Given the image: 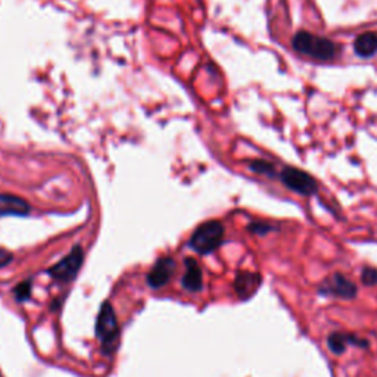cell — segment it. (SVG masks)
I'll list each match as a JSON object with an SVG mask.
<instances>
[{
    "label": "cell",
    "instance_id": "cell-3",
    "mask_svg": "<svg viewBox=\"0 0 377 377\" xmlns=\"http://www.w3.org/2000/svg\"><path fill=\"white\" fill-rule=\"evenodd\" d=\"M223 239L224 226L220 221L211 220L197 227L193 232L191 241H188V246L197 254L205 255L214 252L223 243Z\"/></svg>",
    "mask_w": 377,
    "mask_h": 377
},
{
    "label": "cell",
    "instance_id": "cell-16",
    "mask_svg": "<svg viewBox=\"0 0 377 377\" xmlns=\"http://www.w3.org/2000/svg\"><path fill=\"white\" fill-rule=\"evenodd\" d=\"M250 229L251 233H255V234H267L270 233L273 230V226L269 224V223H263V221H256V223H252L250 224Z\"/></svg>",
    "mask_w": 377,
    "mask_h": 377
},
{
    "label": "cell",
    "instance_id": "cell-11",
    "mask_svg": "<svg viewBox=\"0 0 377 377\" xmlns=\"http://www.w3.org/2000/svg\"><path fill=\"white\" fill-rule=\"evenodd\" d=\"M29 205L14 195H0V217L2 215H27Z\"/></svg>",
    "mask_w": 377,
    "mask_h": 377
},
{
    "label": "cell",
    "instance_id": "cell-1",
    "mask_svg": "<svg viewBox=\"0 0 377 377\" xmlns=\"http://www.w3.org/2000/svg\"><path fill=\"white\" fill-rule=\"evenodd\" d=\"M292 46L297 53L306 55L317 61H330L339 51V46L329 38L308 32H297L292 38Z\"/></svg>",
    "mask_w": 377,
    "mask_h": 377
},
{
    "label": "cell",
    "instance_id": "cell-9",
    "mask_svg": "<svg viewBox=\"0 0 377 377\" xmlns=\"http://www.w3.org/2000/svg\"><path fill=\"white\" fill-rule=\"evenodd\" d=\"M184 276L182 279V284L186 291L188 292H199L202 289L204 277L199 264H197L193 258H187L184 261Z\"/></svg>",
    "mask_w": 377,
    "mask_h": 377
},
{
    "label": "cell",
    "instance_id": "cell-17",
    "mask_svg": "<svg viewBox=\"0 0 377 377\" xmlns=\"http://www.w3.org/2000/svg\"><path fill=\"white\" fill-rule=\"evenodd\" d=\"M12 260H14L12 254L0 247V269H3V267H6L8 264H11Z\"/></svg>",
    "mask_w": 377,
    "mask_h": 377
},
{
    "label": "cell",
    "instance_id": "cell-13",
    "mask_svg": "<svg viewBox=\"0 0 377 377\" xmlns=\"http://www.w3.org/2000/svg\"><path fill=\"white\" fill-rule=\"evenodd\" d=\"M32 282H23V283H19L15 289H14V296H15V300L18 302H24L27 300H29V296H32Z\"/></svg>",
    "mask_w": 377,
    "mask_h": 377
},
{
    "label": "cell",
    "instance_id": "cell-8",
    "mask_svg": "<svg viewBox=\"0 0 377 377\" xmlns=\"http://www.w3.org/2000/svg\"><path fill=\"white\" fill-rule=\"evenodd\" d=\"M261 284V276L252 271H241L237 274L234 280V289L236 293L239 295L242 300H247L251 297Z\"/></svg>",
    "mask_w": 377,
    "mask_h": 377
},
{
    "label": "cell",
    "instance_id": "cell-5",
    "mask_svg": "<svg viewBox=\"0 0 377 377\" xmlns=\"http://www.w3.org/2000/svg\"><path fill=\"white\" fill-rule=\"evenodd\" d=\"M83 261H84V252L80 246H75L74 250L64 258V260L55 264L52 269H49L47 273L51 274L53 280L59 283H69L77 277L78 271H80L83 265Z\"/></svg>",
    "mask_w": 377,
    "mask_h": 377
},
{
    "label": "cell",
    "instance_id": "cell-10",
    "mask_svg": "<svg viewBox=\"0 0 377 377\" xmlns=\"http://www.w3.org/2000/svg\"><path fill=\"white\" fill-rule=\"evenodd\" d=\"M350 345L361 346V348L369 346V343H367L365 339H360V337H356L355 335L336 332V333L329 335V337H327V346H329V350L336 355H341L342 352H345Z\"/></svg>",
    "mask_w": 377,
    "mask_h": 377
},
{
    "label": "cell",
    "instance_id": "cell-14",
    "mask_svg": "<svg viewBox=\"0 0 377 377\" xmlns=\"http://www.w3.org/2000/svg\"><path fill=\"white\" fill-rule=\"evenodd\" d=\"M251 170L258 173V174H265V175H273L274 174V165L269 161L264 160H256L250 164Z\"/></svg>",
    "mask_w": 377,
    "mask_h": 377
},
{
    "label": "cell",
    "instance_id": "cell-7",
    "mask_svg": "<svg viewBox=\"0 0 377 377\" xmlns=\"http://www.w3.org/2000/svg\"><path fill=\"white\" fill-rule=\"evenodd\" d=\"M175 261L170 256L161 258L155 263V265L147 274V284L154 287V289H160L171 280V277L175 273Z\"/></svg>",
    "mask_w": 377,
    "mask_h": 377
},
{
    "label": "cell",
    "instance_id": "cell-15",
    "mask_svg": "<svg viewBox=\"0 0 377 377\" xmlns=\"http://www.w3.org/2000/svg\"><path fill=\"white\" fill-rule=\"evenodd\" d=\"M361 282L367 286H376L377 284V270L373 267H365L361 273Z\"/></svg>",
    "mask_w": 377,
    "mask_h": 377
},
{
    "label": "cell",
    "instance_id": "cell-2",
    "mask_svg": "<svg viewBox=\"0 0 377 377\" xmlns=\"http://www.w3.org/2000/svg\"><path fill=\"white\" fill-rule=\"evenodd\" d=\"M96 337L101 342L102 352L105 355H112L120 342V326L112 305L104 302L96 320Z\"/></svg>",
    "mask_w": 377,
    "mask_h": 377
},
{
    "label": "cell",
    "instance_id": "cell-4",
    "mask_svg": "<svg viewBox=\"0 0 377 377\" xmlns=\"http://www.w3.org/2000/svg\"><path fill=\"white\" fill-rule=\"evenodd\" d=\"M280 180L287 188L302 196H313L319 192L315 178L301 168L284 167L280 171Z\"/></svg>",
    "mask_w": 377,
    "mask_h": 377
},
{
    "label": "cell",
    "instance_id": "cell-12",
    "mask_svg": "<svg viewBox=\"0 0 377 377\" xmlns=\"http://www.w3.org/2000/svg\"><path fill=\"white\" fill-rule=\"evenodd\" d=\"M354 51L360 58H372L377 52V34L373 32L360 34L354 42Z\"/></svg>",
    "mask_w": 377,
    "mask_h": 377
},
{
    "label": "cell",
    "instance_id": "cell-6",
    "mask_svg": "<svg viewBox=\"0 0 377 377\" xmlns=\"http://www.w3.org/2000/svg\"><path fill=\"white\" fill-rule=\"evenodd\" d=\"M319 292L327 296L342 297V300H352L356 293V286L345 274L335 273L321 283Z\"/></svg>",
    "mask_w": 377,
    "mask_h": 377
}]
</instances>
